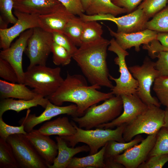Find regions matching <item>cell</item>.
Returning <instances> with one entry per match:
<instances>
[{"instance_id": "1", "label": "cell", "mask_w": 168, "mask_h": 168, "mask_svg": "<svg viewBox=\"0 0 168 168\" xmlns=\"http://www.w3.org/2000/svg\"><path fill=\"white\" fill-rule=\"evenodd\" d=\"M87 80L82 75H71L68 72L66 77L57 90L46 98L58 106L62 105L65 102L74 103L77 107L78 117L82 116L91 106L114 96L111 92L98 91L101 88L99 86H88Z\"/></svg>"}, {"instance_id": "2", "label": "cell", "mask_w": 168, "mask_h": 168, "mask_svg": "<svg viewBox=\"0 0 168 168\" xmlns=\"http://www.w3.org/2000/svg\"><path fill=\"white\" fill-rule=\"evenodd\" d=\"M110 41L102 37L83 43L72 55L83 74L91 85L112 88L109 78L107 50Z\"/></svg>"}, {"instance_id": "3", "label": "cell", "mask_w": 168, "mask_h": 168, "mask_svg": "<svg viewBox=\"0 0 168 168\" xmlns=\"http://www.w3.org/2000/svg\"><path fill=\"white\" fill-rule=\"evenodd\" d=\"M72 122L76 129V133L72 135L61 137L71 147H74L79 142L86 144L90 149L89 155L97 153L100 148L110 141L125 142L123 133L127 124L118 126L114 129L100 128L84 129L79 127L73 120Z\"/></svg>"}, {"instance_id": "4", "label": "cell", "mask_w": 168, "mask_h": 168, "mask_svg": "<svg viewBox=\"0 0 168 168\" xmlns=\"http://www.w3.org/2000/svg\"><path fill=\"white\" fill-rule=\"evenodd\" d=\"M61 69L45 65H37L27 68L24 72L23 83L33 88L38 95L46 97L54 93L63 83Z\"/></svg>"}, {"instance_id": "5", "label": "cell", "mask_w": 168, "mask_h": 168, "mask_svg": "<svg viewBox=\"0 0 168 168\" xmlns=\"http://www.w3.org/2000/svg\"><path fill=\"white\" fill-rule=\"evenodd\" d=\"M123 103L121 96H113L99 105H93L81 117L72 119L80 128L91 129L98 126L112 121L122 113Z\"/></svg>"}, {"instance_id": "6", "label": "cell", "mask_w": 168, "mask_h": 168, "mask_svg": "<svg viewBox=\"0 0 168 168\" xmlns=\"http://www.w3.org/2000/svg\"><path fill=\"white\" fill-rule=\"evenodd\" d=\"M165 110L153 105L147 108L135 119L127 124L123 133L125 142L136 136L145 133H157L164 125Z\"/></svg>"}, {"instance_id": "7", "label": "cell", "mask_w": 168, "mask_h": 168, "mask_svg": "<svg viewBox=\"0 0 168 168\" xmlns=\"http://www.w3.org/2000/svg\"><path fill=\"white\" fill-rule=\"evenodd\" d=\"M108 50L115 53L117 55L114 61L119 66V72L120 73L118 78H115L109 75L111 80L114 81L116 85L110 89L112 94L116 96L122 95H129L137 92L138 87V81L135 78L128 67L125 57L129 53L123 49L118 44L115 39L113 38L110 40V44Z\"/></svg>"}, {"instance_id": "8", "label": "cell", "mask_w": 168, "mask_h": 168, "mask_svg": "<svg viewBox=\"0 0 168 168\" xmlns=\"http://www.w3.org/2000/svg\"><path fill=\"white\" fill-rule=\"evenodd\" d=\"M133 77L138 82L137 93L142 101L147 105H153L160 107L158 100L151 95V89L155 79L160 76L155 68V62L148 57L145 58L141 66L134 65L128 67Z\"/></svg>"}, {"instance_id": "9", "label": "cell", "mask_w": 168, "mask_h": 168, "mask_svg": "<svg viewBox=\"0 0 168 168\" xmlns=\"http://www.w3.org/2000/svg\"><path fill=\"white\" fill-rule=\"evenodd\" d=\"M6 141L12 148L19 168H48L25 134L11 135Z\"/></svg>"}, {"instance_id": "10", "label": "cell", "mask_w": 168, "mask_h": 168, "mask_svg": "<svg viewBox=\"0 0 168 168\" xmlns=\"http://www.w3.org/2000/svg\"><path fill=\"white\" fill-rule=\"evenodd\" d=\"M53 42L51 33L40 27L33 28L24 51L30 60L28 68L37 65H46Z\"/></svg>"}, {"instance_id": "11", "label": "cell", "mask_w": 168, "mask_h": 168, "mask_svg": "<svg viewBox=\"0 0 168 168\" xmlns=\"http://www.w3.org/2000/svg\"><path fill=\"white\" fill-rule=\"evenodd\" d=\"M98 21L106 20L113 21L116 25L117 32L129 34L142 31L146 29V25L149 18L143 10L137 8L128 14L119 17L111 14H100L95 16Z\"/></svg>"}, {"instance_id": "12", "label": "cell", "mask_w": 168, "mask_h": 168, "mask_svg": "<svg viewBox=\"0 0 168 168\" xmlns=\"http://www.w3.org/2000/svg\"><path fill=\"white\" fill-rule=\"evenodd\" d=\"M157 133L149 135L138 144L114 157V160L125 168H138L148 156L155 144Z\"/></svg>"}, {"instance_id": "13", "label": "cell", "mask_w": 168, "mask_h": 168, "mask_svg": "<svg viewBox=\"0 0 168 168\" xmlns=\"http://www.w3.org/2000/svg\"><path fill=\"white\" fill-rule=\"evenodd\" d=\"M77 110L76 104L62 106L55 105L49 100L44 111L40 114L36 116L35 114H30V110L28 109L26 115L21 119L18 123L20 125H23L26 131L29 133L35 126L59 115L67 114L72 117H78Z\"/></svg>"}, {"instance_id": "14", "label": "cell", "mask_w": 168, "mask_h": 168, "mask_svg": "<svg viewBox=\"0 0 168 168\" xmlns=\"http://www.w3.org/2000/svg\"><path fill=\"white\" fill-rule=\"evenodd\" d=\"M123 111L117 118L111 122L99 125L96 128L113 129L124 124H127L145 111L148 105L144 103L137 93L121 96Z\"/></svg>"}, {"instance_id": "15", "label": "cell", "mask_w": 168, "mask_h": 168, "mask_svg": "<svg viewBox=\"0 0 168 168\" xmlns=\"http://www.w3.org/2000/svg\"><path fill=\"white\" fill-rule=\"evenodd\" d=\"M33 28L22 32L17 40L9 47L2 49L0 58L9 63L15 69L19 83H23L24 72L22 68V56L26 47L27 41L32 34Z\"/></svg>"}, {"instance_id": "16", "label": "cell", "mask_w": 168, "mask_h": 168, "mask_svg": "<svg viewBox=\"0 0 168 168\" xmlns=\"http://www.w3.org/2000/svg\"><path fill=\"white\" fill-rule=\"evenodd\" d=\"M14 14L17 19L11 27L0 29V47L5 49L10 47L13 40L25 31L40 27L38 16L14 10Z\"/></svg>"}, {"instance_id": "17", "label": "cell", "mask_w": 168, "mask_h": 168, "mask_svg": "<svg viewBox=\"0 0 168 168\" xmlns=\"http://www.w3.org/2000/svg\"><path fill=\"white\" fill-rule=\"evenodd\" d=\"M25 135L48 167L52 165L58 155L57 143L49 136L41 133L38 129H33Z\"/></svg>"}, {"instance_id": "18", "label": "cell", "mask_w": 168, "mask_h": 168, "mask_svg": "<svg viewBox=\"0 0 168 168\" xmlns=\"http://www.w3.org/2000/svg\"><path fill=\"white\" fill-rule=\"evenodd\" d=\"M110 34L114 37L118 44L125 50L134 47L135 50L140 51L142 44H149L156 39L158 32L148 29L142 31L126 34L117 32L107 26Z\"/></svg>"}, {"instance_id": "19", "label": "cell", "mask_w": 168, "mask_h": 168, "mask_svg": "<svg viewBox=\"0 0 168 168\" xmlns=\"http://www.w3.org/2000/svg\"><path fill=\"white\" fill-rule=\"evenodd\" d=\"M75 15L69 12L61 4L54 11L49 13L38 16L40 27L53 33H63L67 24Z\"/></svg>"}, {"instance_id": "20", "label": "cell", "mask_w": 168, "mask_h": 168, "mask_svg": "<svg viewBox=\"0 0 168 168\" xmlns=\"http://www.w3.org/2000/svg\"><path fill=\"white\" fill-rule=\"evenodd\" d=\"M13 9L38 16L52 12L61 3L58 0H13Z\"/></svg>"}, {"instance_id": "21", "label": "cell", "mask_w": 168, "mask_h": 168, "mask_svg": "<svg viewBox=\"0 0 168 168\" xmlns=\"http://www.w3.org/2000/svg\"><path fill=\"white\" fill-rule=\"evenodd\" d=\"M58 147V153L53 164L49 168H67L71 159L77 153L90 151L87 145L70 147L66 141L61 137H55Z\"/></svg>"}, {"instance_id": "22", "label": "cell", "mask_w": 168, "mask_h": 168, "mask_svg": "<svg viewBox=\"0 0 168 168\" xmlns=\"http://www.w3.org/2000/svg\"><path fill=\"white\" fill-rule=\"evenodd\" d=\"M49 101L47 98L40 95L30 100H16L13 98L1 99L0 101V117H2L3 114L8 110H14L18 113L38 105L45 109Z\"/></svg>"}, {"instance_id": "23", "label": "cell", "mask_w": 168, "mask_h": 168, "mask_svg": "<svg viewBox=\"0 0 168 168\" xmlns=\"http://www.w3.org/2000/svg\"><path fill=\"white\" fill-rule=\"evenodd\" d=\"M38 130L45 135H57L60 137L72 135L76 132L72 121L70 122L66 116L59 117L54 120L47 121Z\"/></svg>"}, {"instance_id": "24", "label": "cell", "mask_w": 168, "mask_h": 168, "mask_svg": "<svg viewBox=\"0 0 168 168\" xmlns=\"http://www.w3.org/2000/svg\"><path fill=\"white\" fill-rule=\"evenodd\" d=\"M24 83H12L0 80L1 100L8 98L30 100L39 96Z\"/></svg>"}, {"instance_id": "25", "label": "cell", "mask_w": 168, "mask_h": 168, "mask_svg": "<svg viewBox=\"0 0 168 168\" xmlns=\"http://www.w3.org/2000/svg\"><path fill=\"white\" fill-rule=\"evenodd\" d=\"M85 12L89 15L109 14L115 16L127 13L124 9L116 5L111 0H91Z\"/></svg>"}, {"instance_id": "26", "label": "cell", "mask_w": 168, "mask_h": 168, "mask_svg": "<svg viewBox=\"0 0 168 168\" xmlns=\"http://www.w3.org/2000/svg\"><path fill=\"white\" fill-rule=\"evenodd\" d=\"M106 146V144L94 154L82 157H74L67 168H105L104 154Z\"/></svg>"}, {"instance_id": "27", "label": "cell", "mask_w": 168, "mask_h": 168, "mask_svg": "<svg viewBox=\"0 0 168 168\" xmlns=\"http://www.w3.org/2000/svg\"><path fill=\"white\" fill-rule=\"evenodd\" d=\"M84 21L80 17L73 16L68 21L63 33L68 36L77 46L82 44V37Z\"/></svg>"}, {"instance_id": "28", "label": "cell", "mask_w": 168, "mask_h": 168, "mask_svg": "<svg viewBox=\"0 0 168 168\" xmlns=\"http://www.w3.org/2000/svg\"><path fill=\"white\" fill-rule=\"evenodd\" d=\"M143 139L142 136L138 135L133 140L128 142H121L112 140L106 144L104 158L114 157L140 142Z\"/></svg>"}, {"instance_id": "29", "label": "cell", "mask_w": 168, "mask_h": 168, "mask_svg": "<svg viewBox=\"0 0 168 168\" xmlns=\"http://www.w3.org/2000/svg\"><path fill=\"white\" fill-rule=\"evenodd\" d=\"M18 164L12 147L0 138V168H18Z\"/></svg>"}, {"instance_id": "30", "label": "cell", "mask_w": 168, "mask_h": 168, "mask_svg": "<svg viewBox=\"0 0 168 168\" xmlns=\"http://www.w3.org/2000/svg\"><path fill=\"white\" fill-rule=\"evenodd\" d=\"M146 28L158 32H168V4L147 22Z\"/></svg>"}, {"instance_id": "31", "label": "cell", "mask_w": 168, "mask_h": 168, "mask_svg": "<svg viewBox=\"0 0 168 168\" xmlns=\"http://www.w3.org/2000/svg\"><path fill=\"white\" fill-rule=\"evenodd\" d=\"M103 33L102 26L97 21H84L82 37V44L100 39L102 37Z\"/></svg>"}, {"instance_id": "32", "label": "cell", "mask_w": 168, "mask_h": 168, "mask_svg": "<svg viewBox=\"0 0 168 168\" xmlns=\"http://www.w3.org/2000/svg\"><path fill=\"white\" fill-rule=\"evenodd\" d=\"M168 154V129L163 127L157 134L156 141L148 157Z\"/></svg>"}, {"instance_id": "33", "label": "cell", "mask_w": 168, "mask_h": 168, "mask_svg": "<svg viewBox=\"0 0 168 168\" xmlns=\"http://www.w3.org/2000/svg\"><path fill=\"white\" fill-rule=\"evenodd\" d=\"M153 90L161 104L168 108V76L157 77L154 82Z\"/></svg>"}, {"instance_id": "34", "label": "cell", "mask_w": 168, "mask_h": 168, "mask_svg": "<svg viewBox=\"0 0 168 168\" xmlns=\"http://www.w3.org/2000/svg\"><path fill=\"white\" fill-rule=\"evenodd\" d=\"M51 52L53 54V62L55 65L65 66L70 63L72 55L64 48L54 42Z\"/></svg>"}, {"instance_id": "35", "label": "cell", "mask_w": 168, "mask_h": 168, "mask_svg": "<svg viewBox=\"0 0 168 168\" xmlns=\"http://www.w3.org/2000/svg\"><path fill=\"white\" fill-rule=\"evenodd\" d=\"M168 0H144L137 8L142 9L149 19L166 6Z\"/></svg>"}, {"instance_id": "36", "label": "cell", "mask_w": 168, "mask_h": 168, "mask_svg": "<svg viewBox=\"0 0 168 168\" xmlns=\"http://www.w3.org/2000/svg\"><path fill=\"white\" fill-rule=\"evenodd\" d=\"M52 34L53 41L64 48L72 56L78 48L70 39L63 33L55 32Z\"/></svg>"}, {"instance_id": "37", "label": "cell", "mask_w": 168, "mask_h": 168, "mask_svg": "<svg viewBox=\"0 0 168 168\" xmlns=\"http://www.w3.org/2000/svg\"><path fill=\"white\" fill-rule=\"evenodd\" d=\"M13 0H0V16L8 24H15L17 20L12 13Z\"/></svg>"}, {"instance_id": "38", "label": "cell", "mask_w": 168, "mask_h": 168, "mask_svg": "<svg viewBox=\"0 0 168 168\" xmlns=\"http://www.w3.org/2000/svg\"><path fill=\"white\" fill-rule=\"evenodd\" d=\"M0 77L12 83H18V79L16 72L10 64L0 58Z\"/></svg>"}, {"instance_id": "39", "label": "cell", "mask_w": 168, "mask_h": 168, "mask_svg": "<svg viewBox=\"0 0 168 168\" xmlns=\"http://www.w3.org/2000/svg\"><path fill=\"white\" fill-rule=\"evenodd\" d=\"M27 133L23 125L19 126L10 125L5 122L2 117H0V138L7 141L9 136L11 135L16 134L26 135Z\"/></svg>"}, {"instance_id": "40", "label": "cell", "mask_w": 168, "mask_h": 168, "mask_svg": "<svg viewBox=\"0 0 168 168\" xmlns=\"http://www.w3.org/2000/svg\"><path fill=\"white\" fill-rule=\"evenodd\" d=\"M158 58L155 62V68L159 72L160 76H168V48L167 50H163L155 53L151 58Z\"/></svg>"}, {"instance_id": "41", "label": "cell", "mask_w": 168, "mask_h": 168, "mask_svg": "<svg viewBox=\"0 0 168 168\" xmlns=\"http://www.w3.org/2000/svg\"><path fill=\"white\" fill-rule=\"evenodd\" d=\"M168 162V154L153 156L141 164L138 168H161Z\"/></svg>"}, {"instance_id": "42", "label": "cell", "mask_w": 168, "mask_h": 168, "mask_svg": "<svg viewBox=\"0 0 168 168\" xmlns=\"http://www.w3.org/2000/svg\"><path fill=\"white\" fill-rule=\"evenodd\" d=\"M70 13L80 16L85 12L81 0H58Z\"/></svg>"}, {"instance_id": "43", "label": "cell", "mask_w": 168, "mask_h": 168, "mask_svg": "<svg viewBox=\"0 0 168 168\" xmlns=\"http://www.w3.org/2000/svg\"><path fill=\"white\" fill-rule=\"evenodd\" d=\"M142 0H115L113 2L116 5L124 9L127 13L135 10Z\"/></svg>"}, {"instance_id": "44", "label": "cell", "mask_w": 168, "mask_h": 168, "mask_svg": "<svg viewBox=\"0 0 168 168\" xmlns=\"http://www.w3.org/2000/svg\"><path fill=\"white\" fill-rule=\"evenodd\" d=\"M105 168H124V166L120 163L115 161L114 157L104 158Z\"/></svg>"}, {"instance_id": "45", "label": "cell", "mask_w": 168, "mask_h": 168, "mask_svg": "<svg viewBox=\"0 0 168 168\" xmlns=\"http://www.w3.org/2000/svg\"><path fill=\"white\" fill-rule=\"evenodd\" d=\"M156 39L163 46L168 48V32H158Z\"/></svg>"}, {"instance_id": "46", "label": "cell", "mask_w": 168, "mask_h": 168, "mask_svg": "<svg viewBox=\"0 0 168 168\" xmlns=\"http://www.w3.org/2000/svg\"><path fill=\"white\" fill-rule=\"evenodd\" d=\"M8 24L0 16V29L3 30L7 28Z\"/></svg>"}, {"instance_id": "47", "label": "cell", "mask_w": 168, "mask_h": 168, "mask_svg": "<svg viewBox=\"0 0 168 168\" xmlns=\"http://www.w3.org/2000/svg\"><path fill=\"white\" fill-rule=\"evenodd\" d=\"M164 127L168 129V108H166L165 110Z\"/></svg>"}, {"instance_id": "48", "label": "cell", "mask_w": 168, "mask_h": 168, "mask_svg": "<svg viewBox=\"0 0 168 168\" xmlns=\"http://www.w3.org/2000/svg\"><path fill=\"white\" fill-rule=\"evenodd\" d=\"M91 0H81L85 11L88 7Z\"/></svg>"}, {"instance_id": "49", "label": "cell", "mask_w": 168, "mask_h": 168, "mask_svg": "<svg viewBox=\"0 0 168 168\" xmlns=\"http://www.w3.org/2000/svg\"><path fill=\"white\" fill-rule=\"evenodd\" d=\"M111 1L113 2V1H114L115 0H111Z\"/></svg>"}, {"instance_id": "50", "label": "cell", "mask_w": 168, "mask_h": 168, "mask_svg": "<svg viewBox=\"0 0 168 168\" xmlns=\"http://www.w3.org/2000/svg\"><path fill=\"white\" fill-rule=\"evenodd\" d=\"M167 3L168 4V0L167 1Z\"/></svg>"}]
</instances>
